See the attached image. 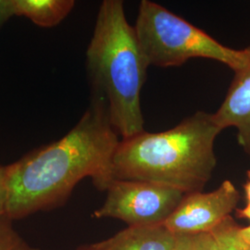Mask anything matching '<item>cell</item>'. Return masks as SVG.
Masks as SVG:
<instances>
[{"instance_id":"1","label":"cell","mask_w":250,"mask_h":250,"mask_svg":"<svg viewBox=\"0 0 250 250\" xmlns=\"http://www.w3.org/2000/svg\"><path fill=\"white\" fill-rule=\"evenodd\" d=\"M120 142L105 103L92 96L89 107L68 134L7 166L6 215L14 221L60 207L86 177L107 191Z\"/></svg>"},{"instance_id":"2","label":"cell","mask_w":250,"mask_h":250,"mask_svg":"<svg viewBox=\"0 0 250 250\" xmlns=\"http://www.w3.org/2000/svg\"><path fill=\"white\" fill-rule=\"evenodd\" d=\"M222 131L212 113L197 111L164 132L121 139L112 178L161 184L185 194L201 191L216 167L215 140Z\"/></svg>"},{"instance_id":"3","label":"cell","mask_w":250,"mask_h":250,"mask_svg":"<svg viewBox=\"0 0 250 250\" xmlns=\"http://www.w3.org/2000/svg\"><path fill=\"white\" fill-rule=\"evenodd\" d=\"M92 96L101 99L121 139L145 131L141 92L149 65L122 0H104L86 50Z\"/></svg>"},{"instance_id":"4","label":"cell","mask_w":250,"mask_h":250,"mask_svg":"<svg viewBox=\"0 0 250 250\" xmlns=\"http://www.w3.org/2000/svg\"><path fill=\"white\" fill-rule=\"evenodd\" d=\"M134 32L149 66L178 67L191 59L202 58L223 63L233 72L240 70L248 60V48L234 49L169 9L143 0L140 3Z\"/></svg>"},{"instance_id":"5","label":"cell","mask_w":250,"mask_h":250,"mask_svg":"<svg viewBox=\"0 0 250 250\" xmlns=\"http://www.w3.org/2000/svg\"><path fill=\"white\" fill-rule=\"evenodd\" d=\"M176 188L145 181L113 180L107 189L103 205L94 215L112 218L129 226L165 224L185 197Z\"/></svg>"},{"instance_id":"6","label":"cell","mask_w":250,"mask_h":250,"mask_svg":"<svg viewBox=\"0 0 250 250\" xmlns=\"http://www.w3.org/2000/svg\"><path fill=\"white\" fill-rule=\"evenodd\" d=\"M239 200L240 193L235 186L225 180L211 192L186 194L164 225L176 235L208 232L231 216Z\"/></svg>"},{"instance_id":"7","label":"cell","mask_w":250,"mask_h":250,"mask_svg":"<svg viewBox=\"0 0 250 250\" xmlns=\"http://www.w3.org/2000/svg\"><path fill=\"white\" fill-rule=\"evenodd\" d=\"M245 66L234 76L219 109L213 113L215 123L222 129L236 130L238 145L250 155V45Z\"/></svg>"},{"instance_id":"8","label":"cell","mask_w":250,"mask_h":250,"mask_svg":"<svg viewBox=\"0 0 250 250\" xmlns=\"http://www.w3.org/2000/svg\"><path fill=\"white\" fill-rule=\"evenodd\" d=\"M178 235L164 224L129 226L104 241L93 244L96 250H174Z\"/></svg>"},{"instance_id":"9","label":"cell","mask_w":250,"mask_h":250,"mask_svg":"<svg viewBox=\"0 0 250 250\" xmlns=\"http://www.w3.org/2000/svg\"><path fill=\"white\" fill-rule=\"evenodd\" d=\"M15 16H23L40 27L60 24L75 6L73 0H13Z\"/></svg>"},{"instance_id":"10","label":"cell","mask_w":250,"mask_h":250,"mask_svg":"<svg viewBox=\"0 0 250 250\" xmlns=\"http://www.w3.org/2000/svg\"><path fill=\"white\" fill-rule=\"evenodd\" d=\"M241 226L229 216L212 230L195 234L197 250H250L242 235Z\"/></svg>"},{"instance_id":"11","label":"cell","mask_w":250,"mask_h":250,"mask_svg":"<svg viewBox=\"0 0 250 250\" xmlns=\"http://www.w3.org/2000/svg\"><path fill=\"white\" fill-rule=\"evenodd\" d=\"M12 222L7 215L0 216V250H39L16 231Z\"/></svg>"},{"instance_id":"12","label":"cell","mask_w":250,"mask_h":250,"mask_svg":"<svg viewBox=\"0 0 250 250\" xmlns=\"http://www.w3.org/2000/svg\"><path fill=\"white\" fill-rule=\"evenodd\" d=\"M7 179H8V167L0 166V216L6 215L7 206Z\"/></svg>"},{"instance_id":"13","label":"cell","mask_w":250,"mask_h":250,"mask_svg":"<svg viewBox=\"0 0 250 250\" xmlns=\"http://www.w3.org/2000/svg\"><path fill=\"white\" fill-rule=\"evenodd\" d=\"M15 16L13 0H0V27Z\"/></svg>"},{"instance_id":"14","label":"cell","mask_w":250,"mask_h":250,"mask_svg":"<svg viewBox=\"0 0 250 250\" xmlns=\"http://www.w3.org/2000/svg\"><path fill=\"white\" fill-rule=\"evenodd\" d=\"M174 250H197L195 234L178 235V240Z\"/></svg>"},{"instance_id":"15","label":"cell","mask_w":250,"mask_h":250,"mask_svg":"<svg viewBox=\"0 0 250 250\" xmlns=\"http://www.w3.org/2000/svg\"><path fill=\"white\" fill-rule=\"evenodd\" d=\"M236 215L237 217L242 218V219H247L250 222V203H247V205L245 206L243 208L236 209Z\"/></svg>"},{"instance_id":"16","label":"cell","mask_w":250,"mask_h":250,"mask_svg":"<svg viewBox=\"0 0 250 250\" xmlns=\"http://www.w3.org/2000/svg\"><path fill=\"white\" fill-rule=\"evenodd\" d=\"M243 188H244V191L246 194L247 201L250 203V170H248V172H247V181L244 184Z\"/></svg>"},{"instance_id":"17","label":"cell","mask_w":250,"mask_h":250,"mask_svg":"<svg viewBox=\"0 0 250 250\" xmlns=\"http://www.w3.org/2000/svg\"><path fill=\"white\" fill-rule=\"evenodd\" d=\"M241 232L244 238L250 243V224L247 227H242Z\"/></svg>"},{"instance_id":"18","label":"cell","mask_w":250,"mask_h":250,"mask_svg":"<svg viewBox=\"0 0 250 250\" xmlns=\"http://www.w3.org/2000/svg\"><path fill=\"white\" fill-rule=\"evenodd\" d=\"M77 250H96V249H95L94 245H90V246H86V247H83V248H81V249Z\"/></svg>"}]
</instances>
